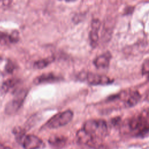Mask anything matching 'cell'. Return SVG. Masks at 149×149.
Listing matches in <instances>:
<instances>
[{
    "mask_svg": "<svg viewBox=\"0 0 149 149\" xmlns=\"http://www.w3.org/2000/svg\"><path fill=\"white\" fill-rule=\"evenodd\" d=\"M62 80V78L61 77L56 75L53 73H46L36 77L33 81L36 84H40L48 83H55Z\"/></svg>",
    "mask_w": 149,
    "mask_h": 149,
    "instance_id": "ba28073f",
    "label": "cell"
},
{
    "mask_svg": "<svg viewBox=\"0 0 149 149\" xmlns=\"http://www.w3.org/2000/svg\"><path fill=\"white\" fill-rule=\"evenodd\" d=\"M55 58L54 56H49L46 58H44L40 60H38L34 63L33 67L36 69H41L47 67L53 61H54Z\"/></svg>",
    "mask_w": 149,
    "mask_h": 149,
    "instance_id": "4fadbf2b",
    "label": "cell"
},
{
    "mask_svg": "<svg viewBox=\"0 0 149 149\" xmlns=\"http://www.w3.org/2000/svg\"><path fill=\"white\" fill-rule=\"evenodd\" d=\"M67 140L66 137L63 135L54 134L49 138L48 143L54 148L60 149L66 144Z\"/></svg>",
    "mask_w": 149,
    "mask_h": 149,
    "instance_id": "9c48e42d",
    "label": "cell"
},
{
    "mask_svg": "<svg viewBox=\"0 0 149 149\" xmlns=\"http://www.w3.org/2000/svg\"><path fill=\"white\" fill-rule=\"evenodd\" d=\"M0 149H12V148L8 147H6L3 144H2L1 143H0Z\"/></svg>",
    "mask_w": 149,
    "mask_h": 149,
    "instance_id": "e0dca14e",
    "label": "cell"
},
{
    "mask_svg": "<svg viewBox=\"0 0 149 149\" xmlns=\"http://www.w3.org/2000/svg\"><path fill=\"white\" fill-rule=\"evenodd\" d=\"M122 99L125 107H132L136 105L141 98V95L137 91H133L129 93L125 92L112 97L113 99Z\"/></svg>",
    "mask_w": 149,
    "mask_h": 149,
    "instance_id": "8992f818",
    "label": "cell"
},
{
    "mask_svg": "<svg viewBox=\"0 0 149 149\" xmlns=\"http://www.w3.org/2000/svg\"><path fill=\"white\" fill-rule=\"evenodd\" d=\"M2 61V58L0 56V63L1 62V61Z\"/></svg>",
    "mask_w": 149,
    "mask_h": 149,
    "instance_id": "d6986e66",
    "label": "cell"
},
{
    "mask_svg": "<svg viewBox=\"0 0 149 149\" xmlns=\"http://www.w3.org/2000/svg\"><path fill=\"white\" fill-rule=\"evenodd\" d=\"M73 116V112L70 110H66L54 115L45 123V126L49 129L58 128L70 122Z\"/></svg>",
    "mask_w": 149,
    "mask_h": 149,
    "instance_id": "7a4b0ae2",
    "label": "cell"
},
{
    "mask_svg": "<svg viewBox=\"0 0 149 149\" xmlns=\"http://www.w3.org/2000/svg\"><path fill=\"white\" fill-rule=\"evenodd\" d=\"M27 94V91L25 89H22L17 91L13 97L6 105L5 112L7 114L11 115L17 112L21 107L24 99Z\"/></svg>",
    "mask_w": 149,
    "mask_h": 149,
    "instance_id": "5b68a950",
    "label": "cell"
},
{
    "mask_svg": "<svg viewBox=\"0 0 149 149\" xmlns=\"http://www.w3.org/2000/svg\"><path fill=\"white\" fill-rule=\"evenodd\" d=\"M19 39L18 32L15 31L11 34L0 32V41L2 42H16Z\"/></svg>",
    "mask_w": 149,
    "mask_h": 149,
    "instance_id": "7c38bea8",
    "label": "cell"
},
{
    "mask_svg": "<svg viewBox=\"0 0 149 149\" xmlns=\"http://www.w3.org/2000/svg\"><path fill=\"white\" fill-rule=\"evenodd\" d=\"M76 138L78 142L87 145L91 148H98L101 145V141L93 138L83 129H81L77 132Z\"/></svg>",
    "mask_w": 149,
    "mask_h": 149,
    "instance_id": "52a82bcc",
    "label": "cell"
},
{
    "mask_svg": "<svg viewBox=\"0 0 149 149\" xmlns=\"http://www.w3.org/2000/svg\"><path fill=\"white\" fill-rule=\"evenodd\" d=\"M120 119L119 118H114V119H113L112 120L111 123H112L113 125H116L119 122Z\"/></svg>",
    "mask_w": 149,
    "mask_h": 149,
    "instance_id": "2e32d148",
    "label": "cell"
},
{
    "mask_svg": "<svg viewBox=\"0 0 149 149\" xmlns=\"http://www.w3.org/2000/svg\"><path fill=\"white\" fill-rule=\"evenodd\" d=\"M20 82V80L17 79H9L6 80L2 84V91L4 93H8L12 89L16 88L19 84Z\"/></svg>",
    "mask_w": 149,
    "mask_h": 149,
    "instance_id": "8fae6325",
    "label": "cell"
},
{
    "mask_svg": "<svg viewBox=\"0 0 149 149\" xmlns=\"http://www.w3.org/2000/svg\"><path fill=\"white\" fill-rule=\"evenodd\" d=\"M16 136L17 141L24 149H40L45 146L42 140L35 135L20 134Z\"/></svg>",
    "mask_w": 149,
    "mask_h": 149,
    "instance_id": "3957f363",
    "label": "cell"
},
{
    "mask_svg": "<svg viewBox=\"0 0 149 149\" xmlns=\"http://www.w3.org/2000/svg\"><path fill=\"white\" fill-rule=\"evenodd\" d=\"M94 139L102 142L108 132L107 124L101 119H91L86 122L82 128Z\"/></svg>",
    "mask_w": 149,
    "mask_h": 149,
    "instance_id": "6da1fadb",
    "label": "cell"
},
{
    "mask_svg": "<svg viewBox=\"0 0 149 149\" xmlns=\"http://www.w3.org/2000/svg\"><path fill=\"white\" fill-rule=\"evenodd\" d=\"M111 54L109 52L97 56L94 60V64L97 68H106L109 64V60L111 59Z\"/></svg>",
    "mask_w": 149,
    "mask_h": 149,
    "instance_id": "30bf717a",
    "label": "cell"
},
{
    "mask_svg": "<svg viewBox=\"0 0 149 149\" xmlns=\"http://www.w3.org/2000/svg\"><path fill=\"white\" fill-rule=\"evenodd\" d=\"M77 78L80 81H86L92 85L107 84L113 82V80L105 75H101L91 72H82L77 75Z\"/></svg>",
    "mask_w": 149,
    "mask_h": 149,
    "instance_id": "277c9868",
    "label": "cell"
},
{
    "mask_svg": "<svg viewBox=\"0 0 149 149\" xmlns=\"http://www.w3.org/2000/svg\"><path fill=\"white\" fill-rule=\"evenodd\" d=\"M147 100L149 101V92H148V93L147 95Z\"/></svg>",
    "mask_w": 149,
    "mask_h": 149,
    "instance_id": "ac0fdd59",
    "label": "cell"
},
{
    "mask_svg": "<svg viewBox=\"0 0 149 149\" xmlns=\"http://www.w3.org/2000/svg\"><path fill=\"white\" fill-rule=\"evenodd\" d=\"M99 29L91 28V30L89 34V38L90 41L91 45L93 47H95L97 45L98 40V31Z\"/></svg>",
    "mask_w": 149,
    "mask_h": 149,
    "instance_id": "5bb4252c",
    "label": "cell"
},
{
    "mask_svg": "<svg viewBox=\"0 0 149 149\" xmlns=\"http://www.w3.org/2000/svg\"><path fill=\"white\" fill-rule=\"evenodd\" d=\"M16 69L15 65L10 61H8L5 65V70L8 73H12Z\"/></svg>",
    "mask_w": 149,
    "mask_h": 149,
    "instance_id": "9a60e30c",
    "label": "cell"
}]
</instances>
